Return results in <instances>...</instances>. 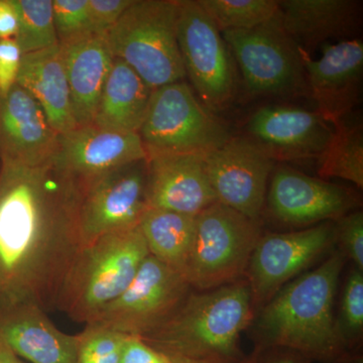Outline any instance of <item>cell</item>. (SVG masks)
<instances>
[{
	"label": "cell",
	"mask_w": 363,
	"mask_h": 363,
	"mask_svg": "<svg viewBox=\"0 0 363 363\" xmlns=\"http://www.w3.org/2000/svg\"><path fill=\"white\" fill-rule=\"evenodd\" d=\"M80 184L51 164L0 162V312L57 309L64 279L82 247Z\"/></svg>",
	"instance_id": "obj_1"
},
{
	"label": "cell",
	"mask_w": 363,
	"mask_h": 363,
	"mask_svg": "<svg viewBox=\"0 0 363 363\" xmlns=\"http://www.w3.org/2000/svg\"><path fill=\"white\" fill-rule=\"evenodd\" d=\"M347 259L336 250L319 267L284 286L255 315V346L284 348L311 362L362 363L348 350L334 313Z\"/></svg>",
	"instance_id": "obj_2"
},
{
	"label": "cell",
	"mask_w": 363,
	"mask_h": 363,
	"mask_svg": "<svg viewBox=\"0 0 363 363\" xmlns=\"http://www.w3.org/2000/svg\"><path fill=\"white\" fill-rule=\"evenodd\" d=\"M255 311L247 279L189 294L178 310L154 331L138 337L167 357L240 363L243 332Z\"/></svg>",
	"instance_id": "obj_3"
},
{
	"label": "cell",
	"mask_w": 363,
	"mask_h": 363,
	"mask_svg": "<svg viewBox=\"0 0 363 363\" xmlns=\"http://www.w3.org/2000/svg\"><path fill=\"white\" fill-rule=\"evenodd\" d=\"M149 255L140 226L82 245L67 272L57 309L73 321L89 323L128 288Z\"/></svg>",
	"instance_id": "obj_4"
},
{
	"label": "cell",
	"mask_w": 363,
	"mask_h": 363,
	"mask_svg": "<svg viewBox=\"0 0 363 363\" xmlns=\"http://www.w3.org/2000/svg\"><path fill=\"white\" fill-rule=\"evenodd\" d=\"M179 0H133L106 39L114 58L123 60L152 88L186 77L178 40Z\"/></svg>",
	"instance_id": "obj_5"
},
{
	"label": "cell",
	"mask_w": 363,
	"mask_h": 363,
	"mask_svg": "<svg viewBox=\"0 0 363 363\" xmlns=\"http://www.w3.org/2000/svg\"><path fill=\"white\" fill-rule=\"evenodd\" d=\"M262 236L260 221L219 202L196 216L194 242L185 278L194 291H207L245 278Z\"/></svg>",
	"instance_id": "obj_6"
},
{
	"label": "cell",
	"mask_w": 363,
	"mask_h": 363,
	"mask_svg": "<svg viewBox=\"0 0 363 363\" xmlns=\"http://www.w3.org/2000/svg\"><path fill=\"white\" fill-rule=\"evenodd\" d=\"M138 135L147 157L169 154L205 156L231 138L220 119L183 81L152 91Z\"/></svg>",
	"instance_id": "obj_7"
},
{
	"label": "cell",
	"mask_w": 363,
	"mask_h": 363,
	"mask_svg": "<svg viewBox=\"0 0 363 363\" xmlns=\"http://www.w3.org/2000/svg\"><path fill=\"white\" fill-rule=\"evenodd\" d=\"M177 40L186 76L210 111L233 99L235 72L220 30L195 0H179Z\"/></svg>",
	"instance_id": "obj_8"
},
{
	"label": "cell",
	"mask_w": 363,
	"mask_h": 363,
	"mask_svg": "<svg viewBox=\"0 0 363 363\" xmlns=\"http://www.w3.org/2000/svg\"><path fill=\"white\" fill-rule=\"evenodd\" d=\"M221 33L253 94H290L305 87L302 57L284 30L279 13L255 28Z\"/></svg>",
	"instance_id": "obj_9"
},
{
	"label": "cell",
	"mask_w": 363,
	"mask_h": 363,
	"mask_svg": "<svg viewBox=\"0 0 363 363\" xmlns=\"http://www.w3.org/2000/svg\"><path fill=\"white\" fill-rule=\"evenodd\" d=\"M192 290L184 274L149 255L128 288L87 324L142 337L169 320Z\"/></svg>",
	"instance_id": "obj_10"
},
{
	"label": "cell",
	"mask_w": 363,
	"mask_h": 363,
	"mask_svg": "<svg viewBox=\"0 0 363 363\" xmlns=\"http://www.w3.org/2000/svg\"><path fill=\"white\" fill-rule=\"evenodd\" d=\"M79 184V233L82 245L105 234L140 225L150 208L147 159Z\"/></svg>",
	"instance_id": "obj_11"
},
{
	"label": "cell",
	"mask_w": 363,
	"mask_h": 363,
	"mask_svg": "<svg viewBox=\"0 0 363 363\" xmlns=\"http://www.w3.org/2000/svg\"><path fill=\"white\" fill-rule=\"evenodd\" d=\"M335 245V222H324L292 233L262 235L245 274L255 315L284 286Z\"/></svg>",
	"instance_id": "obj_12"
},
{
	"label": "cell",
	"mask_w": 363,
	"mask_h": 363,
	"mask_svg": "<svg viewBox=\"0 0 363 363\" xmlns=\"http://www.w3.org/2000/svg\"><path fill=\"white\" fill-rule=\"evenodd\" d=\"M217 202L260 221L274 160L250 138L231 136L204 156Z\"/></svg>",
	"instance_id": "obj_13"
},
{
	"label": "cell",
	"mask_w": 363,
	"mask_h": 363,
	"mask_svg": "<svg viewBox=\"0 0 363 363\" xmlns=\"http://www.w3.org/2000/svg\"><path fill=\"white\" fill-rule=\"evenodd\" d=\"M145 159L147 152L138 133H117L88 124L60 133L50 164L81 183Z\"/></svg>",
	"instance_id": "obj_14"
},
{
	"label": "cell",
	"mask_w": 363,
	"mask_h": 363,
	"mask_svg": "<svg viewBox=\"0 0 363 363\" xmlns=\"http://www.w3.org/2000/svg\"><path fill=\"white\" fill-rule=\"evenodd\" d=\"M300 54L317 112L334 126L358 102L363 69L362 42L348 40L324 45L321 58L317 60H312L306 52Z\"/></svg>",
	"instance_id": "obj_15"
},
{
	"label": "cell",
	"mask_w": 363,
	"mask_h": 363,
	"mask_svg": "<svg viewBox=\"0 0 363 363\" xmlns=\"http://www.w3.org/2000/svg\"><path fill=\"white\" fill-rule=\"evenodd\" d=\"M267 200L278 220L296 226L337 221L355 203L345 188L290 168L274 174Z\"/></svg>",
	"instance_id": "obj_16"
},
{
	"label": "cell",
	"mask_w": 363,
	"mask_h": 363,
	"mask_svg": "<svg viewBox=\"0 0 363 363\" xmlns=\"http://www.w3.org/2000/svg\"><path fill=\"white\" fill-rule=\"evenodd\" d=\"M58 135L39 102L18 83L0 95V162L28 167L49 164Z\"/></svg>",
	"instance_id": "obj_17"
},
{
	"label": "cell",
	"mask_w": 363,
	"mask_h": 363,
	"mask_svg": "<svg viewBox=\"0 0 363 363\" xmlns=\"http://www.w3.org/2000/svg\"><path fill=\"white\" fill-rule=\"evenodd\" d=\"M248 130L274 161L319 159L333 133L317 111L291 106L262 107L250 118Z\"/></svg>",
	"instance_id": "obj_18"
},
{
	"label": "cell",
	"mask_w": 363,
	"mask_h": 363,
	"mask_svg": "<svg viewBox=\"0 0 363 363\" xmlns=\"http://www.w3.org/2000/svg\"><path fill=\"white\" fill-rule=\"evenodd\" d=\"M147 162L150 208L197 216L217 202L204 155H155Z\"/></svg>",
	"instance_id": "obj_19"
},
{
	"label": "cell",
	"mask_w": 363,
	"mask_h": 363,
	"mask_svg": "<svg viewBox=\"0 0 363 363\" xmlns=\"http://www.w3.org/2000/svg\"><path fill=\"white\" fill-rule=\"evenodd\" d=\"M0 344L32 363H76L77 334L60 330L37 306L0 312Z\"/></svg>",
	"instance_id": "obj_20"
},
{
	"label": "cell",
	"mask_w": 363,
	"mask_h": 363,
	"mask_svg": "<svg viewBox=\"0 0 363 363\" xmlns=\"http://www.w3.org/2000/svg\"><path fill=\"white\" fill-rule=\"evenodd\" d=\"M61 47L77 126L93 123L113 55L106 35H87Z\"/></svg>",
	"instance_id": "obj_21"
},
{
	"label": "cell",
	"mask_w": 363,
	"mask_h": 363,
	"mask_svg": "<svg viewBox=\"0 0 363 363\" xmlns=\"http://www.w3.org/2000/svg\"><path fill=\"white\" fill-rule=\"evenodd\" d=\"M16 83L39 102L50 125L59 135L77 128L59 45L23 54Z\"/></svg>",
	"instance_id": "obj_22"
},
{
	"label": "cell",
	"mask_w": 363,
	"mask_h": 363,
	"mask_svg": "<svg viewBox=\"0 0 363 363\" xmlns=\"http://www.w3.org/2000/svg\"><path fill=\"white\" fill-rule=\"evenodd\" d=\"M278 4L284 30L301 52L345 35L359 13V4L351 0H283Z\"/></svg>",
	"instance_id": "obj_23"
},
{
	"label": "cell",
	"mask_w": 363,
	"mask_h": 363,
	"mask_svg": "<svg viewBox=\"0 0 363 363\" xmlns=\"http://www.w3.org/2000/svg\"><path fill=\"white\" fill-rule=\"evenodd\" d=\"M152 91L123 60L114 58L91 124L117 133H138Z\"/></svg>",
	"instance_id": "obj_24"
},
{
	"label": "cell",
	"mask_w": 363,
	"mask_h": 363,
	"mask_svg": "<svg viewBox=\"0 0 363 363\" xmlns=\"http://www.w3.org/2000/svg\"><path fill=\"white\" fill-rule=\"evenodd\" d=\"M138 226L150 255L185 277L194 242L196 216L150 207Z\"/></svg>",
	"instance_id": "obj_25"
},
{
	"label": "cell",
	"mask_w": 363,
	"mask_h": 363,
	"mask_svg": "<svg viewBox=\"0 0 363 363\" xmlns=\"http://www.w3.org/2000/svg\"><path fill=\"white\" fill-rule=\"evenodd\" d=\"M332 138L319 157L318 173L324 179L337 178L363 188V133L359 123L345 121L334 125Z\"/></svg>",
	"instance_id": "obj_26"
},
{
	"label": "cell",
	"mask_w": 363,
	"mask_h": 363,
	"mask_svg": "<svg viewBox=\"0 0 363 363\" xmlns=\"http://www.w3.org/2000/svg\"><path fill=\"white\" fill-rule=\"evenodd\" d=\"M18 18L16 37L21 52L28 54L59 45L52 0H13Z\"/></svg>",
	"instance_id": "obj_27"
},
{
	"label": "cell",
	"mask_w": 363,
	"mask_h": 363,
	"mask_svg": "<svg viewBox=\"0 0 363 363\" xmlns=\"http://www.w3.org/2000/svg\"><path fill=\"white\" fill-rule=\"evenodd\" d=\"M221 33L262 25L279 13L277 0H198Z\"/></svg>",
	"instance_id": "obj_28"
},
{
	"label": "cell",
	"mask_w": 363,
	"mask_h": 363,
	"mask_svg": "<svg viewBox=\"0 0 363 363\" xmlns=\"http://www.w3.org/2000/svg\"><path fill=\"white\" fill-rule=\"evenodd\" d=\"M337 319L341 337L353 352H359L363 335V272L352 267L346 277Z\"/></svg>",
	"instance_id": "obj_29"
},
{
	"label": "cell",
	"mask_w": 363,
	"mask_h": 363,
	"mask_svg": "<svg viewBox=\"0 0 363 363\" xmlns=\"http://www.w3.org/2000/svg\"><path fill=\"white\" fill-rule=\"evenodd\" d=\"M76 363H119L128 336L97 324H86L77 334Z\"/></svg>",
	"instance_id": "obj_30"
},
{
	"label": "cell",
	"mask_w": 363,
	"mask_h": 363,
	"mask_svg": "<svg viewBox=\"0 0 363 363\" xmlns=\"http://www.w3.org/2000/svg\"><path fill=\"white\" fill-rule=\"evenodd\" d=\"M52 16L59 45L92 35L88 0H52Z\"/></svg>",
	"instance_id": "obj_31"
},
{
	"label": "cell",
	"mask_w": 363,
	"mask_h": 363,
	"mask_svg": "<svg viewBox=\"0 0 363 363\" xmlns=\"http://www.w3.org/2000/svg\"><path fill=\"white\" fill-rule=\"evenodd\" d=\"M336 245L353 267L363 272V213L352 211L335 221Z\"/></svg>",
	"instance_id": "obj_32"
},
{
	"label": "cell",
	"mask_w": 363,
	"mask_h": 363,
	"mask_svg": "<svg viewBox=\"0 0 363 363\" xmlns=\"http://www.w3.org/2000/svg\"><path fill=\"white\" fill-rule=\"evenodd\" d=\"M133 2V0H88L90 33L106 35Z\"/></svg>",
	"instance_id": "obj_33"
},
{
	"label": "cell",
	"mask_w": 363,
	"mask_h": 363,
	"mask_svg": "<svg viewBox=\"0 0 363 363\" xmlns=\"http://www.w3.org/2000/svg\"><path fill=\"white\" fill-rule=\"evenodd\" d=\"M23 55L16 40H0V95L16 84Z\"/></svg>",
	"instance_id": "obj_34"
},
{
	"label": "cell",
	"mask_w": 363,
	"mask_h": 363,
	"mask_svg": "<svg viewBox=\"0 0 363 363\" xmlns=\"http://www.w3.org/2000/svg\"><path fill=\"white\" fill-rule=\"evenodd\" d=\"M119 363H169V360L142 339L128 336L123 344Z\"/></svg>",
	"instance_id": "obj_35"
},
{
	"label": "cell",
	"mask_w": 363,
	"mask_h": 363,
	"mask_svg": "<svg viewBox=\"0 0 363 363\" xmlns=\"http://www.w3.org/2000/svg\"><path fill=\"white\" fill-rule=\"evenodd\" d=\"M245 363H312L307 358L294 351L278 347L255 346L247 355Z\"/></svg>",
	"instance_id": "obj_36"
},
{
	"label": "cell",
	"mask_w": 363,
	"mask_h": 363,
	"mask_svg": "<svg viewBox=\"0 0 363 363\" xmlns=\"http://www.w3.org/2000/svg\"><path fill=\"white\" fill-rule=\"evenodd\" d=\"M18 28V13L13 0H0V40L13 39Z\"/></svg>",
	"instance_id": "obj_37"
},
{
	"label": "cell",
	"mask_w": 363,
	"mask_h": 363,
	"mask_svg": "<svg viewBox=\"0 0 363 363\" xmlns=\"http://www.w3.org/2000/svg\"><path fill=\"white\" fill-rule=\"evenodd\" d=\"M0 363H26L6 346L0 344Z\"/></svg>",
	"instance_id": "obj_38"
},
{
	"label": "cell",
	"mask_w": 363,
	"mask_h": 363,
	"mask_svg": "<svg viewBox=\"0 0 363 363\" xmlns=\"http://www.w3.org/2000/svg\"><path fill=\"white\" fill-rule=\"evenodd\" d=\"M168 360H169V363H223V362H207V360L190 359V358L179 357H168ZM245 360H247V357H245V359H243L242 362H241L240 363H245Z\"/></svg>",
	"instance_id": "obj_39"
}]
</instances>
